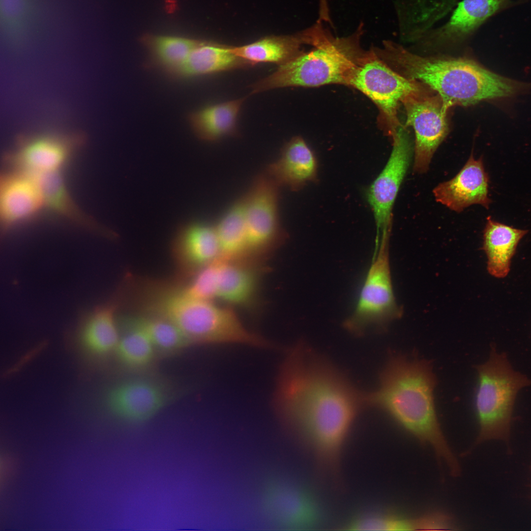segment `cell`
<instances>
[{
	"mask_svg": "<svg viewBox=\"0 0 531 531\" xmlns=\"http://www.w3.org/2000/svg\"><path fill=\"white\" fill-rule=\"evenodd\" d=\"M527 233V230L514 228L487 217L483 248L487 257L488 271L491 275L499 278L507 275L518 243Z\"/></svg>",
	"mask_w": 531,
	"mask_h": 531,
	"instance_id": "obj_19",
	"label": "cell"
},
{
	"mask_svg": "<svg viewBox=\"0 0 531 531\" xmlns=\"http://www.w3.org/2000/svg\"><path fill=\"white\" fill-rule=\"evenodd\" d=\"M476 368L474 406L479 432L474 445L493 439L507 442L516 395L531 381L514 371L506 355L498 353L494 347L488 361Z\"/></svg>",
	"mask_w": 531,
	"mask_h": 531,
	"instance_id": "obj_5",
	"label": "cell"
},
{
	"mask_svg": "<svg viewBox=\"0 0 531 531\" xmlns=\"http://www.w3.org/2000/svg\"><path fill=\"white\" fill-rule=\"evenodd\" d=\"M280 187L264 171L244 195L248 252L265 250L285 237L279 218Z\"/></svg>",
	"mask_w": 531,
	"mask_h": 531,
	"instance_id": "obj_9",
	"label": "cell"
},
{
	"mask_svg": "<svg viewBox=\"0 0 531 531\" xmlns=\"http://www.w3.org/2000/svg\"><path fill=\"white\" fill-rule=\"evenodd\" d=\"M201 42L180 37H157L148 43L153 63L173 77Z\"/></svg>",
	"mask_w": 531,
	"mask_h": 531,
	"instance_id": "obj_27",
	"label": "cell"
},
{
	"mask_svg": "<svg viewBox=\"0 0 531 531\" xmlns=\"http://www.w3.org/2000/svg\"><path fill=\"white\" fill-rule=\"evenodd\" d=\"M44 203L36 177L11 169L0 179V220L3 230L36 215Z\"/></svg>",
	"mask_w": 531,
	"mask_h": 531,
	"instance_id": "obj_13",
	"label": "cell"
},
{
	"mask_svg": "<svg viewBox=\"0 0 531 531\" xmlns=\"http://www.w3.org/2000/svg\"><path fill=\"white\" fill-rule=\"evenodd\" d=\"M253 65L234 55L230 47L201 41L173 77L188 78Z\"/></svg>",
	"mask_w": 531,
	"mask_h": 531,
	"instance_id": "obj_20",
	"label": "cell"
},
{
	"mask_svg": "<svg viewBox=\"0 0 531 531\" xmlns=\"http://www.w3.org/2000/svg\"><path fill=\"white\" fill-rule=\"evenodd\" d=\"M214 227L221 259L232 260L248 252L244 196L233 204Z\"/></svg>",
	"mask_w": 531,
	"mask_h": 531,
	"instance_id": "obj_25",
	"label": "cell"
},
{
	"mask_svg": "<svg viewBox=\"0 0 531 531\" xmlns=\"http://www.w3.org/2000/svg\"><path fill=\"white\" fill-rule=\"evenodd\" d=\"M389 238L376 243V251L353 312L344 323L350 332L362 334L381 327L401 315L392 289L389 259Z\"/></svg>",
	"mask_w": 531,
	"mask_h": 531,
	"instance_id": "obj_6",
	"label": "cell"
},
{
	"mask_svg": "<svg viewBox=\"0 0 531 531\" xmlns=\"http://www.w3.org/2000/svg\"><path fill=\"white\" fill-rule=\"evenodd\" d=\"M319 24L302 32L305 43L314 48L300 53L280 65L271 74L254 83L251 87L252 93L290 87L347 85L352 71L365 52L359 46L358 30L348 37L336 38Z\"/></svg>",
	"mask_w": 531,
	"mask_h": 531,
	"instance_id": "obj_4",
	"label": "cell"
},
{
	"mask_svg": "<svg viewBox=\"0 0 531 531\" xmlns=\"http://www.w3.org/2000/svg\"><path fill=\"white\" fill-rule=\"evenodd\" d=\"M123 329L137 330L149 340L156 351L172 353L192 344L174 324L161 317L141 313L125 316L119 320Z\"/></svg>",
	"mask_w": 531,
	"mask_h": 531,
	"instance_id": "obj_22",
	"label": "cell"
},
{
	"mask_svg": "<svg viewBox=\"0 0 531 531\" xmlns=\"http://www.w3.org/2000/svg\"><path fill=\"white\" fill-rule=\"evenodd\" d=\"M172 251L179 281L192 276L221 257L214 225L193 223L181 228L173 240Z\"/></svg>",
	"mask_w": 531,
	"mask_h": 531,
	"instance_id": "obj_15",
	"label": "cell"
},
{
	"mask_svg": "<svg viewBox=\"0 0 531 531\" xmlns=\"http://www.w3.org/2000/svg\"><path fill=\"white\" fill-rule=\"evenodd\" d=\"M304 43L301 33L295 36H271L247 45L230 47V50L254 65L268 62L280 66L301 53L300 48Z\"/></svg>",
	"mask_w": 531,
	"mask_h": 531,
	"instance_id": "obj_23",
	"label": "cell"
},
{
	"mask_svg": "<svg viewBox=\"0 0 531 531\" xmlns=\"http://www.w3.org/2000/svg\"><path fill=\"white\" fill-rule=\"evenodd\" d=\"M244 98L209 105L191 113L188 121L201 140L215 141L233 134Z\"/></svg>",
	"mask_w": 531,
	"mask_h": 531,
	"instance_id": "obj_21",
	"label": "cell"
},
{
	"mask_svg": "<svg viewBox=\"0 0 531 531\" xmlns=\"http://www.w3.org/2000/svg\"><path fill=\"white\" fill-rule=\"evenodd\" d=\"M401 4L410 6L420 7L434 4L444 0H398Z\"/></svg>",
	"mask_w": 531,
	"mask_h": 531,
	"instance_id": "obj_30",
	"label": "cell"
},
{
	"mask_svg": "<svg viewBox=\"0 0 531 531\" xmlns=\"http://www.w3.org/2000/svg\"><path fill=\"white\" fill-rule=\"evenodd\" d=\"M125 334L120 337L115 350L118 360L125 367L141 369L149 366L156 352L149 340L142 332L133 329H123Z\"/></svg>",
	"mask_w": 531,
	"mask_h": 531,
	"instance_id": "obj_28",
	"label": "cell"
},
{
	"mask_svg": "<svg viewBox=\"0 0 531 531\" xmlns=\"http://www.w3.org/2000/svg\"><path fill=\"white\" fill-rule=\"evenodd\" d=\"M418 83L394 71L373 50L364 52L347 86L359 90L375 103L392 137L401 126L397 117L398 106L407 96L423 88Z\"/></svg>",
	"mask_w": 531,
	"mask_h": 531,
	"instance_id": "obj_7",
	"label": "cell"
},
{
	"mask_svg": "<svg viewBox=\"0 0 531 531\" xmlns=\"http://www.w3.org/2000/svg\"><path fill=\"white\" fill-rule=\"evenodd\" d=\"M256 279L247 267L229 260H218L216 297L233 304H245L254 295Z\"/></svg>",
	"mask_w": 531,
	"mask_h": 531,
	"instance_id": "obj_26",
	"label": "cell"
},
{
	"mask_svg": "<svg viewBox=\"0 0 531 531\" xmlns=\"http://www.w3.org/2000/svg\"><path fill=\"white\" fill-rule=\"evenodd\" d=\"M277 409L307 436L318 459L337 468L362 398L329 364L306 347L288 353L280 370Z\"/></svg>",
	"mask_w": 531,
	"mask_h": 531,
	"instance_id": "obj_1",
	"label": "cell"
},
{
	"mask_svg": "<svg viewBox=\"0 0 531 531\" xmlns=\"http://www.w3.org/2000/svg\"><path fill=\"white\" fill-rule=\"evenodd\" d=\"M316 158L300 137L292 138L283 147L279 157L265 172L280 187L297 191L317 177Z\"/></svg>",
	"mask_w": 531,
	"mask_h": 531,
	"instance_id": "obj_17",
	"label": "cell"
},
{
	"mask_svg": "<svg viewBox=\"0 0 531 531\" xmlns=\"http://www.w3.org/2000/svg\"><path fill=\"white\" fill-rule=\"evenodd\" d=\"M508 0H462L449 19L436 27L417 42L426 46H452L467 40L488 19Z\"/></svg>",
	"mask_w": 531,
	"mask_h": 531,
	"instance_id": "obj_14",
	"label": "cell"
},
{
	"mask_svg": "<svg viewBox=\"0 0 531 531\" xmlns=\"http://www.w3.org/2000/svg\"><path fill=\"white\" fill-rule=\"evenodd\" d=\"M489 182L482 158L475 160L472 153L456 176L438 185L433 192L437 202L457 212L474 204L488 209L491 202Z\"/></svg>",
	"mask_w": 531,
	"mask_h": 531,
	"instance_id": "obj_16",
	"label": "cell"
},
{
	"mask_svg": "<svg viewBox=\"0 0 531 531\" xmlns=\"http://www.w3.org/2000/svg\"><path fill=\"white\" fill-rule=\"evenodd\" d=\"M436 379L430 362L391 357L382 371L378 389L365 401L388 413L420 442L429 445L450 474L460 475L461 468L446 440L435 408Z\"/></svg>",
	"mask_w": 531,
	"mask_h": 531,
	"instance_id": "obj_2",
	"label": "cell"
},
{
	"mask_svg": "<svg viewBox=\"0 0 531 531\" xmlns=\"http://www.w3.org/2000/svg\"><path fill=\"white\" fill-rule=\"evenodd\" d=\"M80 138L42 135L23 138L5 161L11 169L33 175L60 172L80 145Z\"/></svg>",
	"mask_w": 531,
	"mask_h": 531,
	"instance_id": "obj_11",
	"label": "cell"
},
{
	"mask_svg": "<svg viewBox=\"0 0 531 531\" xmlns=\"http://www.w3.org/2000/svg\"><path fill=\"white\" fill-rule=\"evenodd\" d=\"M168 394L160 383L145 378L123 381L108 393L109 409L118 417L130 421L148 419L166 405Z\"/></svg>",
	"mask_w": 531,
	"mask_h": 531,
	"instance_id": "obj_12",
	"label": "cell"
},
{
	"mask_svg": "<svg viewBox=\"0 0 531 531\" xmlns=\"http://www.w3.org/2000/svg\"><path fill=\"white\" fill-rule=\"evenodd\" d=\"M402 103L406 114V126H412L415 133L413 169L424 173L447 134V110L437 94H431L423 87L407 96Z\"/></svg>",
	"mask_w": 531,
	"mask_h": 531,
	"instance_id": "obj_8",
	"label": "cell"
},
{
	"mask_svg": "<svg viewBox=\"0 0 531 531\" xmlns=\"http://www.w3.org/2000/svg\"><path fill=\"white\" fill-rule=\"evenodd\" d=\"M34 175L42 192L44 207L83 227L105 233L75 204L60 172Z\"/></svg>",
	"mask_w": 531,
	"mask_h": 531,
	"instance_id": "obj_24",
	"label": "cell"
},
{
	"mask_svg": "<svg viewBox=\"0 0 531 531\" xmlns=\"http://www.w3.org/2000/svg\"><path fill=\"white\" fill-rule=\"evenodd\" d=\"M118 303L110 301L87 314L81 324L80 339L89 354L104 356L114 353L120 339L116 314Z\"/></svg>",
	"mask_w": 531,
	"mask_h": 531,
	"instance_id": "obj_18",
	"label": "cell"
},
{
	"mask_svg": "<svg viewBox=\"0 0 531 531\" xmlns=\"http://www.w3.org/2000/svg\"><path fill=\"white\" fill-rule=\"evenodd\" d=\"M378 56L404 77L421 82L437 92L443 106H467L482 101L511 98L531 89V84L495 73L473 59L416 54L386 41Z\"/></svg>",
	"mask_w": 531,
	"mask_h": 531,
	"instance_id": "obj_3",
	"label": "cell"
},
{
	"mask_svg": "<svg viewBox=\"0 0 531 531\" xmlns=\"http://www.w3.org/2000/svg\"><path fill=\"white\" fill-rule=\"evenodd\" d=\"M218 260L203 267L192 277L190 282L182 286L184 293L196 299L212 301L216 298Z\"/></svg>",
	"mask_w": 531,
	"mask_h": 531,
	"instance_id": "obj_29",
	"label": "cell"
},
{
	"mask_svg": "<svg viewBox=\"0 0 531 531\" xmlns=\"http://www.w3.org/2000/svg\"><path fill=\"white\" fill-rule=\"evenodd\" d=\"M392 149L384 168L367 191L376 227V240L390 236L392 209L410 166L413 146L405 128L400 126L392 136Z\"/></svg>",
	"mask_w": 531,
	"mask_h": 531,
	"instance_id": "obj_10",
	"label": "cell"
}]
</instances>
